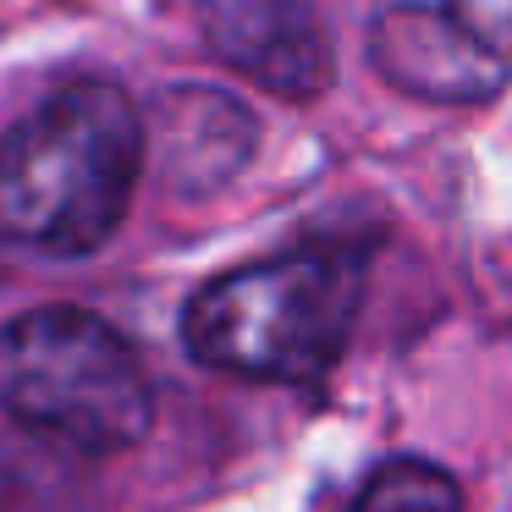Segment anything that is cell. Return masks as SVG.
I'll return each mask as SVG.
<instances>
[{
	"label": "cell",
	"instance_id": "1",
	"mask_svg": "<svg viewBox=\"0 0 512 512\" xmlns=\"http://www.w3.org/2000/svg\"><path fill=\"white\" fill-rule=\"evenodd\" d=\"M149 166L144 111L111 78H72L0 133V237L83 259L122 226Z\"/></svg>",
	"mask_w": 512,
	"mask_h": 512
},
{
	"label": "cell",
	"instance_id": "2",
	"mask_svg": "<svg viewBox=\"0 0 512 512\" xmlns=\"http://www.w3.org/2000/svg\"><path fill=\"white\" fill-rule=\"evenodd\" d=\"M358 303L364 254L347 243H303L204 281L182 309V342L221 375L309 386L347 353Z\"/></svg>",
	"mask_w": 512,
	"mask_h": 512
},
{
	"label": "cell",
	"instance_id": "3",
	"mask_svg": "<svg viewBox=\"0 0 512 512\" xmlns=\"http://www.w3.org/2000/svg\"><path fill=\"white\" fill-rule=\"evenodd\" d=\"M0 408L83 452H127L155 424V386L116 325L45 303L0 325Z\"/></svg>",
	"mask_w": 512,
	"mask_h": 512
},
{
	"label": "cell",
	"instance_id": "4",
	"mask_svg": "<svg viewBox=\"0 0 512 512\" xmlns=\"http://www.w3.org/2000/svg\"><path fill=\"white\" fill-rule=\"evenodd\" d=\"M369 61L408 100L485 105L512 89V0H397L369 23Z\"/></svg>",
	"mask_w": 512,
	"mask_h": 512
},
{
	"label": "cell",
	"instance_id": "5",
	"mask_svg": "<svg viewBox=\"0 0 512 512\" xmlns=\"http://www.w3.org/2000/svg\"><path fill=\"white\" fill-rule=\"evenodd\" d=\"M149 177L177 199H215L248 171L259 149V122L237 94L210 83H171L144 111Z\"/></svg>",
	"mask_w": 512,
	"mask_h": 512
},
{
	"label": "cell",
	"instance_id": "6",
	"mask_svg": "<svg viewBox=\"0 0 512 512\" xmlns=\"http://www.w3.org/2000/svg\"><path fill=\"white\" fill-rule=\"evenodd\" d=\"M210 50L254 89L309 105L331 89V39L303 0H199Z\"/></svg>",
	"mask_w": 512,
	"mask_h": 512
},
{
	"label": "cell",
	"instance_id": "7",
	"mask_svg": "<svg viewBox=\"0 0 512 512\" xmlns=\"http://www.w3.org/2000/svg\"><path fill=\"white\" fill-rule=\"evenodd\" d=\"M353 512H463V485L430 457H391L369 474Z\"/></svg>",
	"mask_w": 512,
	"mask_h": 512
}]
</instances>
